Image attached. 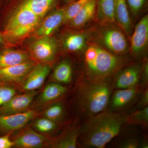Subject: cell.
<instances>
[{
  "label": "cell",
  "instance_id": "cell-1",
  "mask_svg": "<svg viewBox=\"0 0 148 148\" xmlns=\"http://www.w3.org/2000/svg\"><path fill=\"white\" fill-rule=\"evenodd\" d=\"M125 118L111 112L91 116L80 130L79 139L87 147L103 148L119 134Z\"/></svg>",
  "mask_w": 148,
  "mask_h": 148
},
{
  "label": "cell",
  "instance_id": "cell-2",
  "mask_svg": "<svg viewBox=\"0 0 148 148\" xmlns=\"http://www.w3.org/2000/svg\"><path fill=\"white\" fill-rule=\"evenodd\" d=\"M84 62L86 72L91 82H103L124 64L120 56L95 44L86 48Z\"/></svg>",
  "mask_w": 148,
  "mask_h": 148
},
{
  "label": "cell",
  "instance_id": "cell-3",
  "mask_svg": "<svg viewBox=\"0 0 148 148\" xmlns=\"http://www.w3.org/2000/svg\"><path fill=\"white\" fill-rule=\"evenodd\" d=\"M41 18L21 3L9 16L2 34L6 43L16 42L35 32Z\"/></svg>",
  "mask_w": 148,
  "mask_h": 148
},
{
  "label": "cell",
  "instance_id": "cell-4",
  "mask_svg": "<svg viewBox=\"0 0 148 148\" xmlns=\"http://www.w3.org/2000/svg\"><path fill=\"white\" fill-rule=\"evenodd\" d=\"M110 92V86L104 81L84 83L78 93L80 109L90 116L102 112L108 103Z\"/></svg>",
  "mask_w": 148,
  "mask_h": 148
},
{
  "label": "cell",
  "instance_id": "cell-5",
  "mask_svg": "<svg viewBox=\"0 0 148 148\" xmlns=\"http://www.w3.org/2000/svg\"><path fill=\"white\" fill-rule=\"evenodd\" d=\"M106 27L102 29L99 34V38L105 49L116 54H123L127 52L129 46L127 38L123 32L113 26Z\"/></svg>",
  "mask_w": 148,
  "mask_h": 148
},
{
  "label": "cell",
  "instance_id": "cell-6",
  "mask_svg": "<svg viewBox=\"0 0 148 148\" xmlns=\"http://www.w3.org/2000/svg\"><path fill=\"white\" fill-rule=\"evenodd\" d=\"M39 113L34 110H26L18 113L0 115V135H6L24 127Z\"/></svg>",
  "mask_w": 148,
  "mask_h": 148
},
{
  "label": "cell",
  "instance_id": "cell-7",
  "mask_svg": "<svg viewBox=\"0 0 148 148\" xmlns=\"http://www.w3.org/2000/svg\"><path fill=\"white\" fill-rule=\"evenodd\" d=\"M57 51L56 41L51 36L37 38L30 47L32 56L40 63L46 64L53 61Z\"/></svg>",
  "mask_w": 148,
  "mask_h": 148
},
{
  "label": "cell",
  "instance_id": "cell-8",
  "mask_svg": "<svg viewBox=\"0 0 148 148\" xmlns=\"http://www.w3.org/2000/svg\"><path fill=\"white\" fill-rule=\"evenodd\" d=\"M36 64L31 60L18 65L0 68V82L12 84L22 83Z\"/></svg>",
  "mask_w": 148,
  "mask_h": 148
},
{
  "label": "cell",
  "instance_id": "cell-9",
  "mask_svg": "<svg viewBox=\"0 0 148 148\" xmlns=\"http://www.w3.org/2000/svg\"><path fill=\"white\" fill-rule=\"evenodd\" d=\"M21 130L12 138L14 147L20 148H41L47 143V139L44 136L31 127H23Z\"/></svg>",
  "mask_w": 148,
  "mask_h": 148
},
{
  "label": "cell",
  "instance_id": "cell-10",
  "mask_svg": "<svg viewBox=\"0 0 148 148\" xmlns=\"http://www.w3.org/2000/svg\"><path fill=\"white\" fill-rule=\"evenodd\" d=\"M51 69L48 64L37 63L22 82V90L27 92L34 91L40 88L45 81Z\"/></svg>",
  "mask_w": 148,
  "mask_h": 148
},
{
  "label": "cell",
  "instance_id": "cell-11",
  "mask_svg": "<svg viewBox=\"0 0 148 148\" xmlns=\"http://www.w3.org/2000/svg\"><path fill=\"white\" fill-rule=\"evenodd\" d=\"M130 38V49L132 53L137 56L143 53L148 45V14H146L140 19Z\"/></svg>",
  "mask_w": 148,
  "mask_h": 148
},
{
  "label": "cell",
  "instance_id": "cell-12",
  "mask_svg": "<svg viewBox=\"0 0 148 148\" xmlns=\"http://www.w3.org/2000/svg\"><path fill=\"white\" fill-rule=\"evenodd\" d=\"M65 10V8L57 9L49 14L35 30V36L37 38L50 36L64 24Z\"/></svg>",
  "mask_w": 148,
  "mask_h": 148
},
{
  "label": "cell",
  "instance_id": "cell-13",
  "mask_svg": "<svg viewBox=\"0 0 148 148\" xmlns=\"http://www.w3.org/2000/svg\"><path fill=\"white\" fill-rule=\"evenodd\" d=\"M37 92L29 91L14 96L5 104L0 107V115L18 113L26 111L32 103Z\"/></svg>",
  "mask_w": 148,
  "mask_h": 148
},
{
  "label": "cell",
  "instance_id": "cell-14",
  "mask_svg": "<svg viewBox=\"0 0 148 148\" xmlns=\"http://www.w3.org/2000/svg\"><path fill=\"white\" fill-rule=\"evenodd\" d=\"M114 1L116 22L130 38L132 34V24L126 0Z\"/></svg>",
  "mask_w": 148,
  "mask_h": 148
},
{
  "label": "cell",
  "instance_id": "cell-15",
  "mask_svg": "<svg viewBox=\"0 0 148 148\" xmlns=\"http://www.w3.org/2000/svg\"><path fill=\"white\" fill-rule=\"evenodd\" d=\"M142 68L140 65H132L121 71L118 75L115 86L118 89L135 86L139 81Z\"/></svg>",
  "mask_w": 148,
  "mask_h": 148
},
{
  "label": "cell",
  "instance_id": "cell-16",
  "mask_svg": "<svg viewBox=\"0 0 148 148\" xmlns=\"http://www.w3.org/2000/svg\"><path fill=\"white\" fill-rule=\"evenodd\" d=\"M95 14L97 21L101 25L116 23L115 18L114 1L97 0Z\"/></svg>",
  "mask_w": 148,
  "mask_h": 148
},
{
  "label": "cell",
  "instance_id": "cell-17",
  "mask_svg": "<svg viewBox=\"0 0 148 148\" xmlns=\"http://www.w3.org/2000/svg\"><path fill=\"white\" fill-rule=\"evenodd\" d=\"M97 0H90L77 13L69 23L72 28L79 29L84 27L91 20L95 14Z\"/></svg>",
  "mask_w": 148,
  "mask_h": 148
},
{
  "label": "cell",
  "instance_id": "cell-18",
  "mask_svg": "<svg viewBox=\"0 0 148 148\" xmlns=\"http://www.w3.org/2000/svg\"><path fill=\"white\" fill-rule=\"evenodd\" d=\"M24 51L11 49L0 50V68L14 66L31 61Z\"/></svg>",
  "mask_w": 148,
  "mask_h": 148
},
{
  "label": "cell",
  "instance_id": "cell-19",
  "mask_svg": "<svg viewBox=\"0 0 148 148\" xmlns=\"http://www.w3.org/2000/svg\"><path fill=\"white\" fill-rule=\"evenodd\" d=\"M138 88L136 86L129 88L119 89L114 92L112 101L111 106L114 109H120L130 103L135 97Z\"/></svg>",
  "mask_w": 148,
  "mask_h": 148
},
{
  "label": "cell",
  "instance_id": "cell-20",
  "mask_svg": "<svg viewBox=\"0 0 148 148\" xmlns=\"http://www.w3.org/2000/svg\"><path fill=\"white\" fill-rule=\"evenodd\" d=\"M87 35L84 33H74L66 36L63 40L65 49L70 52L82 50L86 45Z\"/></svg>",
  "mask_w": 148,
  "mask_h": 148
},
{
  "label": "cell",
  "instance_id": "cell-21",
  "mask_svg": "<svg viewBox=\"0 0 148 148\" xmlns=\"http://www.w3.org/2000/svg\"><path fill=\"white\" fill-rule=\"evenodd\" d=\"M67 88L58 83H50L44 89L38 98L40 104H45L55 101L66 93Z\"/></svg>",
  "mask_w": 148,
  "mask_h": 148
},
{
  "label": "cell",
  "instance_id": "cell-22",
  "mask_svg": "<svg viewBox=\"0 0 148 148\" xmlns=\"http://www.w3.org/2000/svg\"><path fill=\"white\" fill-rule=\"evenodd\" d=\"M58 0H24L22 3L42 18L57 3Z\"/></svg>",
  "mask_w": 148,
  "mask_h": 148
},
{
  "label": "cell",
  "instance_id": "cell-23",
  "mask_svg": "<svg viewBox=\"0 0 148 148\" xmlns=\"http://www.w3.org/2000/svg\"><path fill=\"white\" fill-rule=\"evenodd\" d=\"M79 132L80 130L77 127H73L58 140L53 142L51 146L57 148H77Z\"/></svg>",
  "mask_w": 148,
  "mask_h": 148
},
{
  "label": "cell",
  "instance_id": "cell-24",
  "mask_svg": "<svg viewBox=\"0 0 148 148\" xmlns=\"http://www.w3.org/2000/svg\"><path fill=\"white\" fill-rule=\"evenodd\" d=\"M73 69L70 62L64 60L56 67L53 73V79L60 83H69L72 81Z\"/></svg>",
  "mask_w": 148,
  "mask_h": 148
},
{
  "label": "cell",
  "instance_id": "cell-25",
  "mask_svg": "<svg viewBox=\"0 0 148 148\" xmlns=\"http://www.w3.org/2000/svg\"><path fill=\"white\" fill-rule=\"evenodd\" d=\"M90 0H75L65 8L64 23L69 22Z\"/></svg>",
  "mask_w": 148,
  "mask_h": 148
},
{
  "label": "cell",
  "instance_id": "cell-26",
  "mask_svg": "<svg viewBox=\"0 0 148 148\" xmlns=\"http://www.w3.org/2000/svg\"><path fill=\"white\" fill-rule=\"evenodd\" d=\"M34 126L37 131L41 133H50L57 128L56 122L46 117L41 118L36 120Z\"/></svg>",
  "mask_w": 148,
  "mask_h": 148
},
{
  "label": "cell",
  "instance_id": "cell-27",
  "mask_svg": "<svg viewBox=\"0 0 148 148\" xmlns=\"http://www.w3.org/2000/svg\"><path fill=\"white\" fill-rule=\"evenodd\" d=\"M125 121L132 124L147 125L148 121V106L130 115L125 118Z\"/></svg>",
  "mask_w": 148,
  "mask_h": 148
},
{
  "label": "cell",
  "instance_id": "cell-28",
  "mask_svg": "<svg viewBox=\"0 0 148 148\" xmlns=\"http://www.w3.org/2000/svg\"><path fill=\"white\" fill-rule=\"evenodd\" d=\"M17 94V89L13 84L0 82V107Z\"/></svg>",
  "mask_w": 148,
  "mask_h": 148
},
{
  "label": "cell",
  "instance_id": "cell-29",
  "mask_svg": "<svg viewBox=\"0 0 148 148\" xmlns=\"http://www.w3.org/2000/svg\"><path fill=\"white\" fill-rule=\"evenodd\" d=\"M63 105L60 103H56L49 106L44 112L45 117L55 122L60 120L64 114Z\"/></svg>",
  "mask_w": 148,
  "mask_h": 148
},
{
  "label": "cell",
  "instance_id": "cell-30",
  "mask_svg": "<svg viewBox=\"0 0 148 148\" xmlns=\"http://www.w3.org/2000/svg\"><path fill=\"white\" fill-rule=\"evenodd\" d=\"M148 0H126L128 8L132 13H140L147 6Z\"/></svg>",
  "mask_w": 148,
  "mask_h": 148
},
{
  "label": "cell",
  "instance_id": "cell-31",
  "mask_svg": "<svg viewBox=\"0 0 148 148\" xmlns=\"http://www.w3.org/2000/svg\"><path fill=\"white\" fill-rule=\"evenodd\" d=\"M10 133L0 136V148H11L14 147L13 142L11 140Z\"/></svg>",
  "mask_w": 148,
  "mask_h": 148
},
{
  "label": "cell",
  "instance_id": "cell-32",
  "mask_svg": "<svg viewBox=\"0 0 148 148\" xmlns=\"http://www.w3.org/2000/svg\"><path fill=\"white\" fill-rule=\"evenodd\" d=\"M122 147L125 148H136L138 147V143L136 140H130L122 144Z\"/></svg>",
  "mask_w": 148,
  "mask_h": 148
},
{
  "label": "cell",
  "instance_id": "cell-33",
  "mask_svg": "<svg viewBox=\"0 0 148 148\" xmlns=\"http://www.w3.org/2000/svg\"><path fill=\"white\" fill-rule=\"evenodd\" d=\"M148 91L147 89L144 92L143 96L141 98V100L140 101V103L139 104L140 105V107H142V108H145V107L148 106Z\"/></svg>",
  "mask_w": 148,
  "mask_h": 148
},
{
  "label": "cell",
  "instance_id": "cell-34",
  "mask_svg": "<svg viewBox=\"0 0 148 148\" xmlns=\"http://www.w3.org/2000/svg\"><path fill=\"white\" fill-rule=\"evenodd\" d=\"M6 42L1 32H0V46L5 44Z\"/></svg>",
  "mask_w": 148,
  "mask_h": 148
},
{
  "label": "cell",
  "instance_id": "cell-35",
  "mask_svg": "<svg viewBox=\"0 0 148 148\" xmlns=\"http://www.w3.org/2000/svg\"><path fill=\"white\" fill-rule=\"evenodd\" d=\"M75 1V0H65V3L66 4L69 5Z\"/></svg>",
  "mask_w": 148,
  "mask_h": 148
},
{
  "label": "cell",
  "instance_id": "cell-36",
  "mask_svg": "<svg viewBox=\"0 0 148 148\" xmlns=\"http://www.w3.org/2000/svg\"><path fill=\"white\" fill-rule=\"evenodd\" d=\"M1 0H0V6H1Z\"/></svg>",
  "mask_w": 148,
  "mask_h": 148
}]
</instances>
